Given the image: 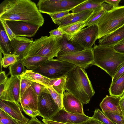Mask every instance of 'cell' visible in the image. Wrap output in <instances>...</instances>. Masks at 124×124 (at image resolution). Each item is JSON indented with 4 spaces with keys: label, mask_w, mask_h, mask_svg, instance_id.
Instances as JSON below:
<instances>
[{
    "label": "cell",
    "mask_w": 124,
    "mask_h": 124,
    "mask_svg": "<svg viewBox=\"0 0 124 124\" xmlns=\"http://www.w3.org/2000/svg\"><path fill=\"white\" fill-rule=\"evenodd\" d=\"M19 103L0 100V108L16 120L27 124L29 120L22 113Z\"/></svg>",
    "instance_id": "obj_14"
},
{
    "label": "cell",
    "mask_w": 124,
    "mask_h": 124,
    "mask_svg": "<svg viewBox=\"0 0 124 124\" xmlns=\"http://www.w3.org/2000/svg\"><path fill=\"white\" fill-rule=\"evenodd\" d=\"M121 1V0H105V2L113 6V8H115L119 6V4Z\"/></svg>",
    "instance_id": "obj_44"
},
{
    "label": "cell",
    "mask_w": 124,
    "mask_h": 124,
    "mask_svg": "<svg viewBox=\"0 0 124 124\" xmlns=\"http://www.w3.org/2000/svg\"><path fill=\"white\" fill-rule=\"evenodd\" d=\"M67 76L54 79H50L48 86L52 87L61 95L63 96L67 81Z\"/></svg>",
    "instance_id": "obj_28"
},
{
    "label": "cell",
    "mask_w": 124,
    "mask_h": 124,
    "mask_svg": "<svg viewBox=\"0 0 124 124\" xmlns=\"http://www.w3.org/2000/svg\"><path fill=\"white\" fill-rule=\"evenodd\" d=\"M102 123L98 120L91 117L88 119L78 124H101Z\"/></svg>",
    "instance_id": "obj_43"
},
{
    "label": "cell",
    "mask_w": 124,
    "mask_h": 124,
    "mask_svg": "<svg viewBox=\"0 0 124 124\" xmlns=\"http://www.w3.org/2000/svg\"><path fill=\"white\" fill-rule=\"evenodd\" d=\"M92 118L98 120L103 124H116L110 120L99 109H96Z\"/></svg>",
    "instance_id": "obj_33"
},
{
    "label": "cell",
    "mask_w": 124,
    "mask_h": 124,
    "mask_svg": "<svg viewBox=\"0 0 124 124\" xmlns=\"http://www.w3.org/2000/svg\"><path fill=\"white\" fill-rule=\"evenodd\" d=\"M124 40V25L111 33L99 39L98 45L113 46Z\"/></svg>",
    "instance_id": "obj_19"
},
{
    "label": "cell",
    "mask_w": 124,
    "mask_h": 124,
    "mask_svg": "<svg viewBox=\"0 0 124 124\" xmlns=\"http://www.w3.org/2000/svg\"><path fill=\"white\" fill-rule=\"evenodd\" d=\"M38 96L30 86L20 98V103L22 107L38 111Z\"/></svg>",
    "instance_id": "obj_17"
},
{
    "label": "cell",
    "mask_w": 124,
    "mask_h": 124,
    "mask_svg": "<svg viewBox=\"0 0 124 124\" xmlns=\"http://www.w3.org/2000/svg\"><path fill=\"white\" fill-rule=\"evenodd\" d=\"M85 26L84 21L78 22L58 28L69 36L71 39L72 37Z\"/></svg>",
    "instance_id": "obj_27"
},
{
    "label": "cell",
    "mask_w": 124,
    "mask_h": 124,
    "mask_svg": "<svg viewBox=\"0 0 124 124\" xmlns=\"http://www.w3.org/2000/svg\"><path fill=\"white\" fill-rule=\"evenodd\" d=\"M123 116H124V115Z\"/></svg>",
    "instance_id": "obj_54"
},
{
    "label": "cell",
    "mask_w": 124,
    "mask_h": 124,
    "mask_svg": "<svg viewBox=\"0 0 124 124\" xmlns=\"http://www.w3.org/2000/svg\"><path fill=\"white\" fill-rule=\"evenodd\" d=\"M31 86L38 96L43 93H49L47 87L42 84L33 82Z\"/></svg>",
    "instance_id": "obj_36"
},
{
    "label": "cell",
    "mask_w": 124,
    "mask_h": 124,
    "mask_svg": "<svg viewBox=\"0 0 124 124\" xmlns=\"http://www.w3.org/2000/svg\"><path fill=\"white\" fill-rule=\"evenodd\" d=\"M67 35H64L59 38L58 42L61 46L60 52L70 53L78 52L85 49L78 43L72 41L67 38Z\"/></svg>",
    "instance_id": "obj_21"
},
{
    "label": "cell",
    "mask_w": 124,
    "mask_h": 124,
    "mask_svg": "<svg viewBox=\"0 0 124 124\" xmlns=\"http://www.w3.org/2000/svg\"><path fill=\"white\" fill-rule=\"evenodd\" d=\"M6 23L15 35L17 37L34 36L39 26L21 21L6 20Z\"/></svg>",
    "instance_id": "obj_12"
},
{
    "label": "cell",
    "mask_w": 124,
    "mask_h": 124,
    "mask_svg": "<svg viewBox=\"0 0 124 124\" xmlns=\"http://www.w3.org/2000/svg\"><path fill=\"white\" fill-rule=\"evenodd\" d=\"M103 112L110 120L114 123L116 124H124V117L123 116L112 113Z\"/></svg>",
    "instance_id": "obj_35"
},
{
    "label": "cell",
    "mask_w": 124,
    "mask_h": 124,
    "mask_svg": "<svg viewBox=\"0 0 124 124\" xmlns=\"http://www.w3.org/2000/svg\"><path fill=\"white\" fill-rule=\"evenodd\" d=\"M67 76L65 91L78 98L83 105L88 103L95 92L85 69L76 66Z\"/></svg>",
    "instance_id": "obj_2"
},
{
    "label": "cell",
    "mask_w": 124,
    "mask_h": 124,
    "mask_svg": "<svg viewBox=\"0 0 124 124\" xmlns=\"http://www.w3.org/2000/svg\"><path fill=\"white\" fill-rule=\"evenodd\" d=\"M56 59L83 68L87 69L93 65V48L78 52L67 53L59 51Z\"/></svg>",
    "instance_id": "obj_7"
},
{
    "label": "cell",
    "mask_w": 124,
    "mask_h": 124,
    "mask_svg": "<svg viewBox=\"0 0 124 124\" xmlns=\"http://www.w3.org/2000/svg\"><path fill=\"white\" fill-rule=\"evenodd\" d=\"M42 120L43 122L45 124H74L70 123H63L55 121H52L50 120H47L45 119H42Z\"/></svg>",
    "instance_id": "obj_49"
},
{
    "label": "cell",
    "mask_w": 124,
    "mask_h": 124,
    "mask_svg": "<svg viewBox=\"0 0 124 124\" xmlns=\"http://www.w3.org/2000/svg\"><path fill=\"white\" fill-rule=\"evenodd\" d=\"M0 52V72H2V67L7 68L8 66L15 63L19 60V56L14 54H3Z\"/></svg>",
    "instance_id": "obj_29"
},
{
    "label": "cell",
    "mask_w": 124,
    "mask_h": 124,
    "mask_svg": "<svg viewBox=\"0 0 124 124\" xmlns=\"http://www.w3.org/2000/svg\"><path fill=\"white\" fill-rule=\"evenodd\" d=\"M20 76L8 78L3 91L0 93V99L20 103Z\"/></svg>",
    "instance_id": "obj_10"
},
{
    "label": "cell",
    "mask_w": 124,
    "mask_h": 124,
    "mask_svg": "<svg viewBox=\"0 0 124 124\" xmlns=\"http://www.w3.org/2000/svg\"><path fill=\"white\" fill-rule=\"evenodd\" d=\"M18 124H26L23 123H22L21 122L17 120Z\"/></svg>",
    "instance_id": "obj_51"
},
{
    "label": "cell",
    "mask_w": 124,
    "mask_h": 124,
    "mask_svg": "<svg viewBox=\"0 0 124 124\" xmlns=\"http://www.w3.org/2000/svg\"><path fill=\"white\" fill-rule=\"evenodd\" d=\"M22 109L25 114L31 117H35L37 116H39V113L38 111H34L32 110L24 108H22Z\"/></svg>",
    "instance_id": "obj_42"
},
{
    "label": "cell",
    "mask_w": 124,
    "mask_h": 124,
    "mask_svg": "<svg viewBox=\"0 0 124 124\" xmlns=\"http://www.w3.org/2000/svg\"><path fill=\"white\" fill-rule=\"evenodd\" d=\"M33 41L25 37L16 36L11 41L14 54L19 56V60L21 59L23 53Z\"/></svg>",
    "instance_id": "obj_20"
},
{
    "label": "cell",
    "mask_w": 124,
    "mask_h": 124,
    "mask_svg": "<svg viewBox=\"0 0 124 124\" xmlns=\"http://www.w3.org/2000/svg\"><path fill=\"white\" fill-rule=\"evenodd\" d=\"M75 67L68 62L53 59L45 61L32 70L49 78L54 79L67 76Z\"/></svg>",
    "instance_id": "obj_6"
},
{
    "label": "cell",
    "mask_w": 124,
    "mask_h": 124,
    "mask_svg": "<svg viewBox=\"0 0 124 124\" xmlns=\"http://www.w3.org/2000/svg\"><path fill=\"white\" fill-rule=\"evenodd\" d=\"M20 84V98L26 90L31 86L33 81L21 76Z\"/></svg>",
    "instance_id": "obj_37"
},
{
    "label": "cell",
    "mask_w": 124,
    "mask_h": 124,
    "mask_svg": "<svg viewBox=\"0 0 124 124\" xmlns=\"http://www.w3.org/2000/svg\"><path fill=\"white\" fill-rule=\"evenodd\" d=\"M0 21L6 34L11 41L16 37L15 34L7 24L6 20L0 19Z\"/></svg>",
    "instance_id": "obj_38"
},
{
    "label": "cell",
    "mask_w": 124,
    "mask_h": 124,
    "mask_svg": "<svg viewBox=\"0 0 124 124\" xmlns=\"http://www.w3.org/2000/svg\"><path fill=\"white\" fill-rule=\"evenodd\" d=\"M21 76L33 82H37L46 86H48L50 79L32 70H26Z\"/></svg>",
    "instance_id": "obj_26"
},
{
    "label": "cell",
    "mask_w": 124,
    "mask_h": 124,
    "mask_svg": "<svg viewBox=\"0 0 124 124\" xmlns=\"http://www.w3.org/2000/svg\"><path fill=\"white\" fill-rule=\"evenodd\" d=\"M119 104L123 116L124 115V95L120 97Z\"/></svg>",
    "instance_id": "obj_48"
},
{
    "label": "cell",
    "mask_w": 124,
    "mask_h": 124,
    "mask_svg": "<svg viewBox=\"0 0 124 124\" xmlns=\"http://www.w3.org/2000/svg\"><path fill=\"white\" fill-rule=\"evenodd\" d=\"M120 99V97L106 95L100 104L102 111L123 116L119 104Z\"/></svg>",
    "instance_id": "obj_18"
},
{
    "label": "cell",
    "mask_w": 124,
    "mask_h": 124,
    "mask_svg": "<svg viewBox=\"0 0 124 124\" xmlns=\"http://www.w3.org/2000/svg\"><path fill=\"white\" fill-rule=\"evenodd\" d=\"M22 60H18L15 63L9 66V72L8 75L12 77L20 76L24 72L26 69Z\"/></svg>",
    "instance_id": "obj_31"
},
{
    "label": "cell",
    "mask_w": 124,
    "mask_h": 124,
    "mask_svg": "<svg viewBox=\"0 0 124 124\" xmlns=\"http://www.w3.org/2000/svg\"><path fill=\"white\" fill-rule=\"evenodd\" d=\"M99 30L96 24L82 29L71 38V40L76 42L85 49L92 48L98 39Z\"/></svg>",
    "instance_id": "obj_9"
},
{
    "label": "cell",
    "mask_w": 124,
    "mask_h": 124,
    "mask_svg": "<svg viewBox=\"0 0 124 124\" xmlns=\"http://www.w3.org/2000/svg\"><path fill=\"white\" fill-rule=\"evenodd\" d=\"M8 77L4 71L0 72V85L4 84L7 81Z\"/></svg>",
    "instance_id": "obj_46"
},
{
    "label": "cell",
    "mask_w": 124,
    "mask_h": 124,
    "mask_svg": "<svg viewBox=\"0 0 124 124\" xmlns=\"http://www.w3.org/2000/svg\"><path fill=\"white\" fill-rule=\"evenodd\" d=\"M27 124H45L44 123H43L38 120L36 117H31Z\"/></svg>",
    "instance_id": "obj_47"
},
{
    "label": "cell",
    "mask_w": 124,
    "mask_h": 124,
    "mask_svg": "<svg viewBox=\"0 0 124 124\" xmlns=\"http://www.w3.org/2000/svg\"><path fill=\"white\" fill-rule=\"evenodd\" d=\"M94 45L93 48V65L105 71L112 78L124 62V54L116 51L113 46Z\"/></svg>",
    "instance_id": "obj_3"
},
{
    "label": "cell",
    "mask_w": 124,
    "mask_h": 124,
    "mask_svg": "<svg viewBox=\"0 0 124 124\" xmlns=\"http://www.w3.org/2000/svg\"><path fill=\"white\" fill-rule=\"evenodd\" d=\"M0 19L21 21L39 26L44 19L35 3L30 0H5L0 5Z\"/></svg>",
    "instance_id": "obj_1"
},
{
    "label": "cell",
    "mask_w": 124,
    "mask_h": 124,
    "mask_svg": "<svg viewBox=\"0 0 124 124\" xmlns=\"http://www.w3.org/2000/svg\"><path fill=\"white\" fill-rule=\"evenodd\" d=\"M0 124H2L0 123Z\"/></svg>",
    "instance_id": "obj_53"
},
{
    "label": "cell",
    "mask_w": 124,
    "mask_h": 124,
    "mask_svg": "<svg viewBox=\"0 0 124 124\" xmlns=\"http://www.w3.org/2000/svg\"><path fill=\"white\" fill-rule=\"evenodd\" d=\"M86 0H40L37 7L40 13L49 15L58 12L69 10Z\"/></svg>",
    "instance_id": "obj_8"
},
{
    "label": "cell",
    "mask_w": 124,
    "mask_h": 124,
    "mask_svg": "<svg viewBox=\"0 0 124 124\" xmlns=\"http://www.w3.org/2000/svg\"><path fill=\"white\" fill-rule=\"evenodd\" d=\"M106 11L102 7L93 10L92 13L84 21L85 26H88L94 25H97Z\"/></svg>",
    "instance_id": "obj_30"
},
{
    "label": "cell",
    "mask_w": 124,
    "mask_h": 124,
    "mask_svg": "<svg viewBox=\"0 0 124 124\" xmlns=\"http://www.w3.org/2000/svg\"><path fill=\"white\" fill-rule=\"evenodd\" d=\"M0 51L2 54H14V51L11 46V42L0 23Z\"/></svg>",
    "instance_id": "obj_24"
},
{
    "label": "cell",
    "mask_w": 124,
    "mask_h": 124,
    "mask_svg": "<svg viewBox=\"0 0 124 124\" xmlns=\"http://www.w3.org/2000/svg\"><path fill=\"white\" fill-rule=\"evenodd\" d=\"M0 123L2 124H18L17 120L1 109Z\"/></svg>",
    "instance_id": "obj_34"
},
{
    "label": "cell",
    "mask_w": 124,
    "mask_h": 124,
    "mask_svg": "<svg viewBox=\"0 0 124 124\" xmlns=\"http://www.w3.org/2000/svg\"><path fill=\"white\" fill-rule=\"evenodd\" d=\"M58 39L51 36H41L30 44L23 53L21 59L34 55L46 57L49 60L57 57L61 48Z\"/></svg>",
    "instance_id": "obj_4"
},
{
    "label": "cell",
    "mask_w": 124,
    "mask_h": 124,
    "mask_svg": "<svg viewBox=\"0 0 124 124\" xmlns=\"http://www.w3.org/2000/svg\"><path fill=\"white\" fill-rule=\"evenodd\" d=\"M85 114H76L67 111L64 109H60L50 120L59 122L78 124L90 119Z\"/></svg>",
    "instance_id": "obj_13"
},
{
    "label": "cell",
    "mask_w": 124,
    "mask_h": 124,
    "mask_svg": "<svg viewBox=\"0 0 124 124\" xmlns=\"http://www.w3.org/2000/svg\"><path fill=\"white\" fill-rule=\"evenodd\" d=\"M108 91L110 95L120 97L124 95V74L111 83Z\"/></svg>",
    "instance_id": "obj_25"
},
{
    "label": "cell",
    "mask_w": 124,
    "mask_h": 124,
    "mask_svg": "<svg viewBox=\"0 0 124 124\" xmlns=\"http://www.w3.org/2000/svg\"><path fill=\"white\" fill-rule=\"evenodd\" d=\"M104 0H86L72 9L73 13H76L82 11L93 10L102 8L101 4L105 2Z\"/></svg>",
    "instance_id": "obj_22"
},
{
    "label": "cell",
    "mask_w": 124,
    "mask_h": 124,
    "mask_svg": "<svg viewBox=\"0 0 124 124\" xmlns=\"http://www.w3.org/2000/svg\"><path fill=\"white\" fill-rule=\"evenodd\" d=\"M101 5L103 8L107 11L111 10L113 8V6L111 5L105 3L104 2L102 3Z\"/></svg>",
    "instance_id": "obj_50"
},
{
    "label": "cell",
    "mask_w": 124,
    "mask_h": 124,
    "mask_svg": "<svg viewBox=\"0 0 124 124\" xmlns=\"http://www.w3.org/2000/svg\"><path fill=\"white\" fill-rule=\"evenodd\" d=\"M52 98L60 109L63 108V97L50 86H47Z\"/></svg>",
    "instance_id": "obj_32"
},
{
    "label": "cell",
    "mask_w": 124,
    "mask_h": 124,
    "mask_svg": "<svg viewBox=\"0 0 124 124\" xmlns=\"http://www.w3.org/2000/svg\"><path fill=\"white\" fill-rule=\"evenodd\" d=\"M93 10L84 11L76 13H70L61 18L53 21L59 27H62L80 22H84L92 13Z\"/></svg>",
    "instance_id": "obj_16"
},
{
    "label": "cell",
    "mask_w": 124,
    "mask_h": 124,
    "mask_svg": "<svg viewBox=\"0 0 124 124\" xmlns=\"http://www.w3.org/2000/svg\"><path fill=\"white\" fill-rule=\"evenodd\" d=\"M69 10L55 13L49 15L53 21L57 20L68 15L70 13Z\"/></svg>",
    "instance_id": "obj_39"
},
{
    "label": "cell",
    "mask_w": 124,
    "mask_h": 124,
    "mask_svg": "<svg viewBox=\"0 0 124 124\" xmlns=\"http://www.w3.org/2000/svg\"><path fill=\"white\" fill-rule=\"evenodd\" d=\"M103 124L102 123V124Z\"/></svg>",
    "instance_id": "obj_55"
},
{
    "label": "cell",
    "mask_w": 124,
    "mask_h": 124,
    "mask_svg": "<svg viewBox=\"0 0 124 124\" xmlns=\"http://www.w3.org/2000/svg\"><path fill=\"white\" fill-rule=\"evenodd\" d=\"M124 74V62L119 68L115 75L112 78L111 83H113L119 78Z\"/></svg>",
    "instance_id": "obj_41"
},
{
    "label": "cell",
    "mask_w": 124,
    "mask_h": 124,
    "mask_svg": "<svg viewBox=\"0 0 124 124\" xmlns=\"http://www.w3.org/2000/svg\"><path fill=\"white\" fill-rule=\"evenodd\" d=\"M114 48L117 52L124 54V43L117 44L114 46Z\"/></svg>",
    "instance_id": "obj_45"
},
{
    "label": "cell",
    "mask_w": 124,
    "mask_h": 124,
    "mask_svg": "<svg viewBox=\"0 0 124 124\" xmlns=\"http://www.w3.org/2000/svg\"><path fill=\"white\" fill-rule=\"evenodd\" d=\"M49 33L50 36H53L57 38L61 37L64 35H67L65 32L58 28L51 30L49 32Z\"/></svg>",
    "instance_id": "obj_40"
},
{
    "label": "cell",
    "mask_w": 124,
    "mask_h": 124,
    "mask_svg": "<svg viewBox=\"0 0 124 124\" xmlns=\"http://www.w3.org/2000/svg\"><path fill=\"white\" fill-rule=\"evenodd\" d=\"M124 43V40H122L121 41L119 42L118 44H123Z\"/></svg>",
    "instance_id": "obj_52"
},
{
    "label": "cell",
    "mask_w": 124,
    "mask_h": 124,
    "mask_svg": "<svg viewBox=\"0 0 124 124\" xmlns=\"http://www.w3.org/2000/svg\"><path fill=\"white\" fill-rule=\"evenodd\" d=\"M21 60L23 65L28 70H32L39 67L49 59L45 57L34 55L25 57Z\"/></svg>",
    "instance_id": "obj_23"
},
{
    "label": "cell",
    "mask_w": 124,
    "mask_h": 124,
    "mask_svg": "<svg viewBox=\"0 0 124 124\" xmlns=\"http://www.w3.org/2000/svg\"><path fill=\"white\" fill-rule=\"evenodd\" d=\"M98 39L108 35L124 25V6L106 11L97 24Z\"/></svg>",
    "instance_id": "obj_5"
},
{
    "label": "cell",
    "mask_w": 124,
    "mask_h": 124,
    "mask_svg": "<svg viewBox=\"0 0 124 124\" xmlns=\"http://www.w3.org/2000/svg\"><path fill=\"white\" fill-rule=\"evenodd\" d=\"M38 111L44 119L50 120L60 110L49 93H43L38 96Z\"/></svg>",
    "instance_id": "obj_11"
},
{
    "label": "cell",
    "mask_w": 124,
    "mask_h": 124,
    "mask_svg": "<svg viewBox=\"0 0 124 124\" xmlns=\"http://www.w3.org/2000/svg\"><path fill=\"white\" fill-rule=\"evenodd\" d=\"M63 108L67 112L78 114H84L82 103L71 93L64 92L63 97Z\"/></svg>",
    "instance_id": "obj_15"
}]
</instances>
